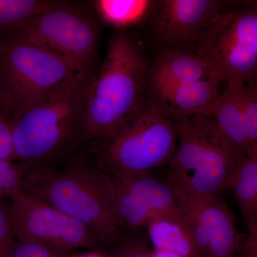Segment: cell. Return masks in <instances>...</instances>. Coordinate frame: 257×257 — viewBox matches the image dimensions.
<instances>
[{
  "mask_svg": "<svg viewBox=\"0 0 257 257\" xmlns=\"http://www.w3.org/2000/svg\"><path fill=\"white\" fill-rule=\"evenodd\" d=\"M149 63L143 42L133 33L111 37L88 99L82 133L109 142L140 113L146 102Z\"/></svg>",
  "mask_w": 257,
  "mask_h": 257,
  "instance_id": "6da1fadb",
  "label": "cell"
},
{
  "mask_svg": "<svg viewBox=\"0 0 257 257\" xmlns=\"http://www.w3.org/2000/svg\"><path fill=\"white\" fill-rule=\"evenodd\" d=\"M94 77L92 69H83L15 113L10 120L15 160L46 159L82 131Z\"/></svg>",
  "mask_w": 257,
  "mask_h": 257,
  "instance_id": "7a4b0ae2",
  "label": "cell"
},
{
  "mask_svg": "<svg viewBox=\"0 0 257 257\" xmlns=\"http://www.w3.org/2000/svg\"><path fill=\"white\" fill-rule=\"evenodd\" d=\"M23 190L78 221L97 239H119L112 179L104 172L84 165L61 170L36 167L24 177Z\"/></svg>",
  "mask_w": 257,
  "mask_h": 257,
  "instance_id": "3957f363",
  "label": "cell"
},
{
  "mask_svg": "<svg viewBox=\"0 0 257 257\" xmlns=\"http://www.w3.org/2000/svg\"><path fill=\"white\" fill-rule=\"evenodd\" d=\"M176 124L179 143L168 163L167 183L189 195L219 197L229 189L241 153L209 116L197 115Z\"/></svg>",
  "mask_w": 257,
  "mask_h": 257,
  "instance_id": "277c9868",
  "label": "cell"
},
{
  "mask_svg": "<svg viewBox=\"0 0 257 257\" xmlns=\"http://www.w3.org/2000/svg\"><path fill=\"white\" fill-rule=\"evenodd\" d=\"M225 84L256 81V3H236L202 34L195 52Z\"/></svg>",
  "mask_w": 257,
  "mask_h": 257,
  "instance_id": "5b68a950",
  "label": "cell"
},
{
  "mask_svg": "<svg viewBox=\"0 0 257 257\" xmlns=\"http://www.w3.org/2000/svg\"><path fill=\"white\" fill-rule=\"evenodd\" d=\"M177 140V124L146 99L135 119L108 142L104 160L115 178L150 172L170 162Z\"/></svg>",
  "mask_w": 257,
  "mask_h": 257,
  "instance_id": "8992f818",
  "label": "cell"
},
{
  "mask_svg": "<svg viewBox=\"0 0 257 257\" xmlns=\"http://www.w3.org/2000/svg\"><path fill=\"white\" fill-rule=\"evenodd\" d=\"M0 66L14 114L37 96L89 69L37 46L15 32L0 35Z\"/></svg>",
  "mask_w": 257,
  "mask_h": 257,
  "instance_id": "52a82bcc",
  "label": "cell"
},
{
  "mask_svg": "<svg viewBox=\"0 0 257 257\" xmlns=\"http://www.w3.org/2000/svg\"><path fill=\"white\" fill-rule=\"evenodd\" d=\"M15 33L85 68L92 67L99 46V30L95 19L65 2L55 1Z\"/></svg>",
  "mask_w": 257,
  "mask_h": 257,
  "instance_id": "ba28073f",
  "label": "cell"
},
{
  "mask_svg": "<svg viewBox=\"0 0 257 257\" xmlns=\"http://www.w3.org/2000/svg\"><path fill=\"white\" fill-rule=\"evenodd\" d=\"M11 199L10 217L16 240L35 241L62 251L95 246V235L48 203L23 189Z\"/></svg>",
  "mask_w": 257,
  "mask_h": 257,
  "instance_id": "9c48e42d",
  "label": "cell"
},
{
  "mask_svg": "<svg viewBox=\"0 0 257 257\" xmlns=\"http://www.w3.org/2000/svg\"><path fill=\"white\" fill-rule=\"evenodd\" d=\"M221 0L154 1L148 18L162 49L194 52L203 32L236 3Z\"/></svg>",
  "mask_w": 257,
  "mask_h": 257,
  "instance_id": "30bf717a",
  "label": "cell"
},
{
  "mask_svg": "<svg viewBox=\"0 0 257 257\" xmlns=\"http://www.w3.org/2000/svg\"><path fill=\"white\" fill-rule=\"evenodd\" d=\"M176 191L202 256H237L243 240L229 208L219 197L192 196Z\"/></svg>",
  "mask_w": 257,
  "mask_h": 257,
  "instance_id": "8fae6325",
  "label": "cell"
},
{
  "mask_svg": "<svg viewBox=\"0 0 257 257\" xmlns=\"http://www.w3.org/2000/svg\"><path fill=\"white\" fill-rule=\"evenodd\" d=\"M220 77L182 83L146 94L147 100L175 124L202 115L220 95L225 86Z\"/></svg>",
  "mask_w": 257,
  "mask_h": 257,
  "instance_id": "7c38bea8",
  "label": "cell"
},
{
  "mask_svg": "<svg viewBox=\"0 0 257 257\" xmlns=\"http://www.w3.org/2000/svg\"><path fill=\"white\" fill-rule=\"evenodd\" d=\"M213 77L220 76L194 52L162 49L147 69L146 94Z\"/></svg>",
  "mask_w": 257,
  "mask_h": 257,
  "instance_id": "4fadbf2b",
  "label": "cell"
},
{
  "mask_svg": "<svg viewBox=\"0 0 257 257\" xmlns=\"http://www.w3.org/2000/svg\"><path fill=\"white\" fill-rule=\"evenodd\" d=\"M242 82L225 84L220 95L202 115L209 116L223 135L243 155L252 156L241 111L240 91Z\"/></svg>",
  "mask_w": 257,
  "mask_h": 257,
  "instance_id": "5bb4252c",
  "label": "cell"
},
{
  "mask_svg": "<svg viewBox=\"0 0 257 257\" xmlns=\"http://www.w3.org/2000/svg\"><path fill=\"white\" fill-rule=\"evenodd\" d=\"M147 229L154 250L172 251L182 257H203L184 210L160 216L147 225Z\"/></svg>",
  "mask_w": 257,
  "mask_h": 257,
  "instance_id": "9a60e30c",
  "label": "cell"
},
{
  "mask_svg": "<svg viewBox=\"0 0 257 257\" xmlns=\"http://www.w3.org/2000/svg\"><path fill=\"white\" fill-rule=\"evenodd\" d=\"M113 180L161 216L183 212L176 189L167 182L155 178L150 172Z\"/></svg>",
  "mask_w": 257,
  "mask_h": 257,
  "instance_id": "2e32d148",
  "label": "cell"
},
{
  "mask_svg": "<svg viewBox=\"0 0 257 257\" xmlns=\"http://www.w3.org/2000/svg\"><path fill=\"white\" fill-rule=\"evenodd\" d=\"M232 189L248 233L257 231V155L240 154L230 176Z\"/></svg>",
  "mask_w": 257,
  "mask_h": 257,
  "instance_id": "e0dca14e",
  "label": "cell"
},
{
  "mask_svg": "<svg viewBox=\"0 0 257 257\" xmlns=\"http://www.w3.org/2000/svg\"><path fill=\"white\" fill-rule=\"evenodd\" d=\"M153 3L148 0H97L92 4L103 21L124 30L148 18Z\"/></svg>",
  "mask_w": 257,
  "mask_h": 257,
  "instance_id": "ac0fdd59",
  "label": "cell"
},
{
  "mask_svg": "<svg viewBox=\"0 0 257 257\" xmlns=\"http://www.w3.org/2000/svg\"><path fill=\"white\" fill-rule=\"evenodd\" d=\"M55 1L0 0V35L20 31Z\"/></svg>",
  "mask_w": 257,
  "mask_h": 257,
  "instance_id": "d6986e66",
  "label": "cell"
},
{
  "mask_svg": "<svg viewBox=\"0 0 257 257\" xmlns=\"http://www.w3.org/2000/svg\"><path fill=\"white\" fill-rule=\"evenodd\" d=\"M241 111L249 140L251 155H257V83H242L240 91Z\"/></svg>",
  "mask_w": 257,
  "mask_h": 257,
  "instance_id": "ffe728a7",
  "label": "cell"
},
{
  "mask_svg": "<svg viewBox=\"0 0 257 257\" xmlns=\"http://www.w3.org/2000/svg\"><path fill=\"white\" fill-rule=\"evenodd\" d=\"M25 170L14 161L0 160V200L23 189Z\"/></svg>",
  "mask_w": 257,
  "mask_h": 257,
  "instance_id": "44dd1931",
  "label": "cell"
},
{
  "mask_svg": "<svg viewBox=\"0 0 257 257\" xmlns=\"http://www.w3.org/2000/svg\"><path fill=\"white\" fill-rule=\"evenodd\" d=\"M15 243L9 205L0 200V257H10Z\"/></svg>",
  "mask_w": 257,
  "mask_h": 257,
  "instance_id": "7402d4cb",
  "label": "cell"
},
{
  "mask_svg": "<svg viewBox=\"0 0 257 257\" xmlns=\"http://www.w3.org/2000/svg\"><path fill=\"white\" fill-rule=\"evenodd\" d=\"M64 251L35 241L16 240L10 257H64Z\"/></svg>",
  "mask_w": 257,
  "mask_h": 257,
  "instance_id": "603a6c76",
  "label": "cell"
},
{
  "mask_svg": "<svg viewBox=\"0 0 257 257\" xmlns=\"http://www.w3.org/2000/svg\"><path fill=\"white\" fill-rule=\"evenodd\" d=\"M0 160L15 161L10 119L0 114Z\"/></svg>",
  "mask_w": 257,
  "mask_h": 257,
  "instance_id": "cb8c5ba5",
  "label": "cell"
},
{
  "mask_svg": "<svg viewBox=\"0 0 257 257\" xmlns=\"http://www.w3.org/2000/svg\"><path fill=\"white\" fill-rule=\"evenodd\" d=\"M151 251L140 241L125 243L118 251L116 257H150Z\"/></svg>",
  "mask_w": 257,
  "mask_h": 257,
  "instance_id": "d4e9b609",
  "label": "cell"
},
{
  "mask_svg": "<svg viewBox=\"0 0 257 257\" xmlns=\"http://www.w3.org/2000/svg\"><path fill=\"white\" fill-rule=\"evenodd\" d=\"M0 114H4L10 120L14 115V107L7 90L1 66H0Z\"/></svg>",
  "mask_w": 257,
  "mask_h": 257,
  "instance_id": "484cf974",
  "label": "cell"
},
{
  "mask_svg": "<svg viewBox=\"0 0 257 257\" xmlns=\"http://www.w3.org/2000/svg\"><path fill=\"white\" fill-rule=\"evenodd\" d=\"M236 257H257V231L248 233L241 243Z\"/></svg>",
  "mask_w": 257,
  "mask_h": 257,
  "instance_id": "4316f807",
  "label": "cell"
},
{
  "mask_svg": "<svg viewBox=\"0 0 257 257\" xmlns=\"http://www.w3.org/2000/svg\"><path fill=\"white\" fill-rule=\"evenodd\" d=\"M150 257H182L180 255L170 251L165 250H154L151 251Z\"/></svg>",
  "mask_w": 257,
  "mask_h": 257,
  "instance_id": "83f0119b",
  "label": "cell"
},
{
  "mask_svg": "<svg viewBox=\"0 0 257 257\" xmlns=\"http://www.w3.org/2000/svg\"><path fill=\"white\" fill-rule=\"evenodd\" d=\"M71 257H106L104 255H101L100 253H84V254L76 255V256Z\"/></svg>",
  "mask_w": 257,
  "mask_h": 257,
  "instance_id": "f1b7e54d",
  "label": "cell"
}]
</instances>
